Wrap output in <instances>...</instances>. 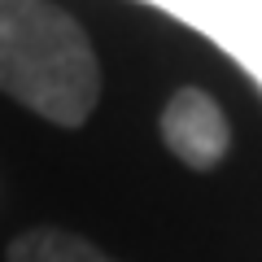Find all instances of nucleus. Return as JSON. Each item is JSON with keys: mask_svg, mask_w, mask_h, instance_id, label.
<instances>
[{"mask_svg": "<svg viewBox=\"0 0 262 262\" xmlns=\"http://www.w3.org/2000/svg\"><path fill=\"white\" fill-rule=\"evenodd\" d=\"M162 140L184 166L214 170L232 149V127L210 92L201 88H179L162 110Z\"/></svg>", "mask_w": 262, "mask_h": 262, "instance_id": "obj_2", "label": "nucleus"}, {"mask_svg": "<svg viewBox=\"0 0 262 262\" xmlns=\"http://www.w3.org/2000/svg\"><path fill=\"white\" fill-rule=\"evenodd\" d=\"M0 92L57 127H79L101 101L92 39L53 0H0Z\"/></svg>", "mask_w": 262, "mask_h": 262, "instance_id": "obj_1", "label": "nucleus"}, {"mask_svg": "<svg viewBox=\"0 0 262 262\" xmlns=\"http://www.w3.org/2000/svg\"><path fill=\"white\" fill-rule=\"evenodd\" d=\"M5 262H118L92 245L88 236L66 232V227H31V232L13 236L9 249H5Z\"/></svg>", "mask_w": 262, "mask_h": 262, "instance_id": "obj_3", "label": "nucleus"}]
</instances>
